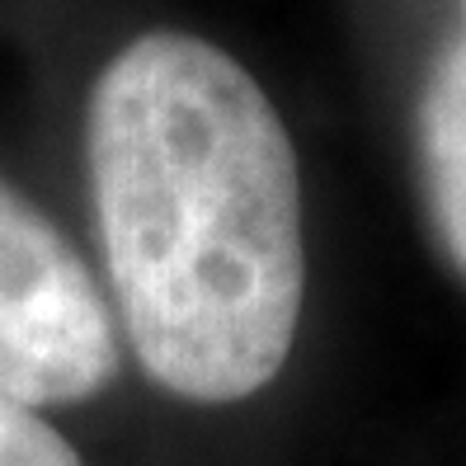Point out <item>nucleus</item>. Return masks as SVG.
Wrapping results in <instances>:
<instances>
[{
	"instance_id": "obj_1",
	"label": "nucleus",
	"mask_w": 466,
	"mask_h": 466,
	"mask_svg": "<svg viewBox=\"0 0 466 466\" xmlns=\"http://www.w3.org/2000/svg\"><path fill=\"white\" fill-rule=\"evenodd\" d=\"M86 156L127 339L170 396L231 405L283 372L307 288L301 179L255 76L142 34L90 95Z\"/></svg>"
},
{
	"instance_id": "obj_2",
	"label": "nucleus",
	"mask_w": 466,
	"mask_h": 466,
	"mask_svg": "<svg viewBox=\"0 0 466 466\" xmlns=\"http://www.w3.org/2000/svg\"><path fill=\"white\" fill-rule=\"evenodd\" d=\"M118 372L114 316L86 259L0 179V396L80 405Z\"/></svg>"
},
{
	"instance_id": "obj_3",
	"label": "nucleus",
	"mask_w": 466,
	"mask_h": 466,
	"mask_svg": "<svg viewBox=\"0 0 466 466\" xmlns=\"http://www.w3.org/2000/svg\"><path fill=\"white\" fill-rule=\"evenodd\" d=\"M420 170L424 198L448 245L452 264L466 273V38L448 43L420 95Z\"/></svg>"
},
{
	"instance_id": "obj_4",
	"label": "nucleus",
	"mask_w": 466,
	"mask_h": 466,
	"mask_svg": "<svg viewBox=\"0 0 466 466\" xmlns=\"http://www.w3.org/2000/svg\"><path fill=\"white\" fill-rule=\"evenodd\" d=\"M0 466H86L38 410L0 396Z\"/></svg>"
},
{
	"instance_id": "obj_5",
	"label": "nucleus",
	"mask_w": 466,
	"mask_h": 466,
	"mask_svg": "<svg viewBox=\"0 0 466 466\" xmlns=\"http://www.w3.org/2000/svg\"><path fill=\"white\" fill-rule=\"evenodd\" d=\"M461 5H466V0H461Z\"/></svg>"
}]
</instances>
